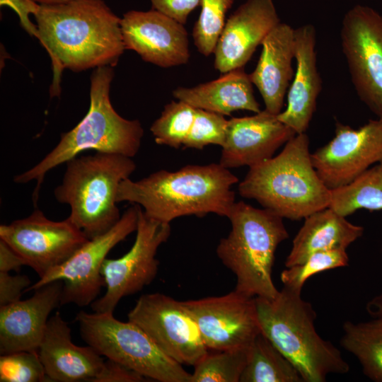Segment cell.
I'll use <instances>...</instances> for the list:
<instances>
[{"instance_id":"cell-1","label":"cell","mask_w":382,"mask_h":382,"mask_svg":"<svg viewBox=\"0 0 382 382\" xmlns=\"http://www.w3.org/2000/svg\"><path fill=\"white\" fill-rule=\"evenodd\" d=\"M37 36L52 64L50 96L60 94L64 69L81 71L115 66L123 54L120 20L103 0L40 4L34 15Z\"/></svg>"},{"instance_id":"cell-2","label":"cell","mask_w":382,"mask_h":382,"mask_svg":"<svg viewBox=\"0 0 382 382\" xmlns=\"http://www.w3.org/2000/svg\"><path fill=\"white\" fill-rule=\"evenodd\" d=\"M238 182L219 163L188 165L174 172L160 170L137 181L122 180L116 202L138 204L148 217L165 223L210 213L228 218L236 202L231 187Z\"/></svg>"},{"instance_id":"cell-3","label":"cell","mask_w":382,"mask_h":382,"mask_svg":"<svg viewBox=\"0 0 382 382\" xmlns=\"http://www.w3.org/2000/svg\"><path fill=\"white\" fill-rule=\"evenodd\" d=\"M238 189L241 197L290 220L305 219L331 201L330 190L312 164L306 132L290 139L276 156L249 168Z\"/></svg>"},{"instance_id":"cell-4","label":"cell","mask_w":382,"mask_h":382,"mask_svg":"<svg viewBox=\"0 0 382 382\" xmlns=\"http://www.w3.org/2000/svg\"><path fill=\"white\" fill-rule=\"evenodd\" d=\"M301 292L286 286L273 299L255 297L261 332L299 372L303 382H324L349 366L340 351L315 328L316 313Z\"/></svg>"},{"instance_id":"cell-5","label":"cell","mask_w":382,"mask_h":382,"mask_svg":"<svg viewBox=\"0 0 382 382\" xmlns=\"http://www.w3.org/2000/svg\"><path fill=\"white\" fill-rule=\"evenodd\" d=\"M113 76L112 66L94 69L91 76L90 107L86 115L71 130L61 134L59 142L42 161L15 176V183L36 180L34 196L37 198L46 173L83 151L93 149L130 158L138 153L144 129L138 120H127L113 108L110 99Z\"/></svg>"},{"instance_id":"cell-6","label":"cell","mask_w":382,"mask_h":382,"mask_svg":"<svg viewBox=\"0 0 382 382\" xmlns=\"http://www.w3.org/2000/svg\"><path fill=\"white\" fill-rule=\"evenodd\" d=\"M228 218L231 229L220 240L216 254L236 276L234 290L250 297L274 298L279 291L272 276L274 255L289 238L283 218L241 201L234 203Z\"/></svg>"},{"instance_id":"cell-7","label":"cell","mask_w":382,"mask_h":382,"mask_svg":"<svg viewBox=\"0 0 382 382\" xmlns=\"http://www.w3.org/2000/svg\"><path fill=\"white\" fill-rule=\"evenodd\" d=\"M62 182L54 194L71 208L68 218L88 239L110 230L120 219L116 194L120 183L136 169L132 158L98 152L66 162Z\"/></svg>"},{"instance_id":"cell-8","label":"cell","mask_w":382,"mask_h":382,"mask_svg":"<svg viewBox=\"0 0 382 382\" xmlns=\"http://www.w3.org/2000/svg\"><path fill=\"white\" fill-rule=\"evenodd\" d=\"M113 313L81 311L76 320L87 345L100 355L146 378L161 382H190L191 374L166 355L137 325L122 322Z\"/></svg>"},{"instance_id":"cell-9","label":"cell","mask_w":382,"mask_h":382,"mask_svg":"<svg viewBox=\"0 0 382 382\" xmlns=\"http://www.w3.org/2000/svg\"><path fill=\"white\" fill-rule=\"evenodd\" d=\"M170 223L148 217L139 206L135 241L131 249L117 259L104 260L101 274L105 294L91 307L97 313H113L122 298L140 291L155 279L159 262L156 253L170 235Z\"/></svg>"},{"instance_id":"cell-10","label":"cell","mask_w":382,"mask_h":382,"mask_svg":"<svg viewBox=\"0 0 382 382\" xmlns=\"http://www.w3.org/2000/svg\"><path fill=\"white\" fill-rule=\"evenodd\" d=\"M139 208V206L135 204L128 208L110 230L89 239L66 262L39 278L25 291L62 280L61 306L68 303L81 307L91 305L105 286L100 270L107 255L113 247L137 230Z\"/></svg>"},{"instance_id":"cell-11","label":"cell","mask_w":382,"mask_h":382,"mask_svg":"<svg viewBox=\"0 0 382 382\" xmlns=\"http://www.w3.org/2000/svg\"><path fill=\"white\" fill-rule=\"evenodd\" d=\"M127 317L182 365L195 366L208 353L198 325L183 301L161 293L144 294Z\"/></svg>"},{"instance_id":"cell-12","label":"cell","mask_w":382,"mask_h":382,"mask_svg":"<svg viewBox=\"0 0 382 382\" xmlns=\"http://www.w3.org/2000/svg\"><path fill=\"white\" fill-rule=\"evenodd\" d=\"M341 45L357 95L382 118V15L357 5L342 20Z\"/></svg>"},{"instance_id":"cell-13","label":"cell","mask_w":382,"mask_h":382,"mask_svg":"<svg viewBox=\"0 0 382 382\" xmlns=\"http://www.w3.org/2000/svg\"><path fill=\"white\" fill-rule=\"evenodd\" d=\"M0 239L16 252L39 278L66 262L89 240L69 218L52 221L39 209L26 218L1 225Z\"/></svg>"},{"instance_id":"cell-14","label":"cell","mask_w":382,"mask_h":382,"mask_svg":"<svg viewBox=\"0 0 382 382\" xmlns=\"http://www.w3.org/2000/svg\"><path fill=\"white\" fill-rule=\"evenodd\" d=\"M312 164L329 190L345 186L382 162V118L358 129L337 123L335 137L311 154Z\"/></svg>"},{"instance_id":"cell-15","label":"cell","mask_w":382,"mask_h":382,"mask_svg":"<svg viewBox=\"0 0 382 382\" xmlns=\"http://www.w3.org/2000/svg\"><path fill=\"white\" fill-rule=\"evenodd\" d=\"M208 350L249 347L261 333L255 299L236 290L219 296L183 301Z\"/></svg>"},{"instance_id":"cell-16","label":"cell","mask_w":382,"mask_h":382,"mask_svg":"<svg viewBox=\"0 0 382 382\" xmlns=\"http://www.w3.org/2000/svg\"><path fill=\"white\" fill-rule=\"evenodd\" d=\"M184 24L151 8L132 10L120 20L125 50L163 68L186 64L190 57L188 34Z\"/></svg>"},{"instance_id":"cell-17","label":"cell","mask_w":382,"mask_h":382,"mask_svg":"<svg viewBox=\"0 0 382 382\" xmlns=\"http://www.w3.org/2000/svg\"><path fill=\"white\" fill-rule=\"evenodd\" d=\"M280 23L272 0H246L226 19L215 47L214 68H243L270 31Z\"/></svg>"},{"instance_id":"cell-18","label":"cell","mask_w":382,"mask_h":382,"mask_svg":"<svg viewBox=\"0 0 382 382\" xmlns=\"http://www.w3.org/2000/svg\"><path fill=\"white\" fill-rule=\"evenodd\" d=\"M296 134L265 109L252 116L228 120L219 163L233 168H249L273 157Z\"/></svg>"},{"instance_id":"cell-19","label":"cell","mask_w":382,"mask_h":382,"mask_svg":"<svg viewBox=\"0 0 382 382\" xmlns=\"http://www.w3.org/2000/svg\"><path fill=\"white\" fill-rule=\"evenodd\" d=\"M63 285L50 282L26 300L0 306L1 354L38 349L50 313L61 306Z\"/></svg>"},{"instance_id":"cell-20","label":"cell","mask_w":382,"mask_h":382,"mask_svg":"<svg viewBox=\"0 0 382 382\" xmlns=\"http://www.w3.org/2000/svg\"><path fill=\"white\" fill-rule=\"evenodd\" d=\"M48 381H92L104 360L93 347L71 340V330L59 311L51 316L37 349Z\"/></svg>"},{"instance_id":"cell-21","label":"cell","mask_w":382,"mask_h":382,"mask_svg":"<svg viewBox=\"0 0 382 382\" xmlns=\"http://www.w3.org/2000/svg\"><path fill=\"white\" fill-rule=\"evenodd\" d=\"M316 46V31L313 25L294 28L296 69L288 91L286 108L277 117L296 134L307 130L322 88Z\"/></svg>"},{"instance_id":"cell-22","label":"cell","mask_w":382,"mask_h":382,"mask_svg":"<svg viewBox=\"0 0 382 382\" xmlns=\"http://www.w3.org/2000/svg\"><path fill=\"white\" fill-rule=\"evenodd\" d=\"M261 46L257 65L249 76L262 96L265 110L278 115L293 76L294 28L280 22L267 35Z\"/></svg>"},{"instance_id":"cell-23","label":"cell","mask_w":382,"mask_h":382,"mask_svg":"<svg viewBox=\"0 0 382 382\" xmlns=\"http://www.w3.org/2000/svg\"><path fill=\"white\" fill-rule=\"evenodd\" d=\"M173 96L195 108L224 116L240 110L255 113L261 111L250 76L243 68L224 73L215 80L193 87H178Z\"/></svg>"},{"instance_id":"cell-24","label":"cell","mask_w":382,"mask_h":382,"mask_svg":"<svg viewBox=\"0 0 382 382\" xmlns=\"http://www.w3.org/2000/svg\"><path fill=\"white\" fill-rule=\"evenodd\" d=\"M364 228L352 224L330 207L306 218L292 242L286 267L303 263L318 251L343 249L360 238Z\"/></svg>"},{"instance_id":"cell-25","label":"cell","mask_w":382,"mask_h":382,"mask_svg":"<svg viewBox=\"0 0 382 382\" xmlns=\"http://www.w3.org/2000/svg\"><path fill=\"white\" fill-rule=\"evenodd\" d=\"M240 382H303L293 364L262 332L249 348Z\"/></svg>"},{"instance_id":"cell-26","label":"cell","mask_w":382,"mask_h":382,"mask_svg":"<svg viewBox=\"0 0 382 382\" xmlns=\"http://www.w3.org/2000/svg\"><path fill=\"white\" fill-rule=\"evenodd\" d=\"M342 330V347L358 359L368 378L382 382V319L346 321Z\"/></svg>"},{"instance_id":"cell-27","label":"cell","mask_w":382,"mask_h":382,"mask_svg":"<svg viewBox=\"0 0 382 382\" xmlns=\"http://www.w3.org/2000/svg\"><path fill=\"white\" fill-rule=\"evenodd\" d=\"M330 207L347 216L359 209L382 210V162L370 167L348 185L330 190Z\"/></svg>"},{"instance_id":"cell-28","label":"cell","mask_w":382,"mask_h":382,"mask_svg":"<svg viewBox=\"0 0 382 382\" xmlns=\"http://www.w3.org/2000/svg\"><path fill=\"white\" fill-rule=\"evenodd\" d=\"M249 348L214 351V353L208 352L194 366L190 382H240Z\"/></svg>"},{"instance_id":"cell-29","label":"cell","mask_w":382,"mask_h":382,"mask_svg":"<svg viewBox=\"0 0 382 382\" xmlns=\"http://www.w3.org/2000/svg\"><path fill=\"white\" fill-rule=\"evenodd\" d=\"M195 110L182 100L166 104L150 127L155 142L175 149L183 146L193 124Z\"/></svg>"},{"instance_id":"cell-30","label":"cell","mask_w":382,"mask_h":382,"mask_svg":"<svg viewBox=\"0 0 382 382\" xmlns=\"http://www.w3.org/2000/svg\"><path fill=\"white\" fill-rule=\"evenodd\" d=\"M235 0H201L200 13L192 30L194 45L205 57L214 53L224 27L226 14Z\"/></svg>"},{"instance_id":"cell-31","label":"cell","mask_w":382,"mask_h":382,"mask_svg":"<svg viewBox=\"0 0 382 382\" xmlns=\"http://www.w3.org/2000/svg\"><path fill=\"white\" fill-rule=\"evenodd\" d=\"M346 250L318 251L311 255L303 263L286 267L280 275L283 286L301 291L306 282L313 275L329 270L348 265Z\"/></svg>"},{"instance_id":"cell-32","label":"cell","mask_w":382,"mask_h":382,"mask_svg":"<svg viewBox=\"0 0 382 382\" xmlns=\"http://www.w3.org/2000/svg\"><path fill=\"white\" fill-rule=\"evenodd\" d=\"M0 381H48L38 351H20L1 354Z\"/></svg>"},{"instance_id":"cell-33","label":"cell","mask_w":382,"mask_h":382,"mask_svg":"<svg viewBox=\"0 0 382 382\" xmlns=\"http://www.w3.org/2000/svg\"><path fill=\"white\" fill-rule=\"evenodd\" d=\"M228 120L224 115L196 108L191 129L183 147L202 149L209 144L223 146L226 139Z\"/></svg>"},{"instance_id":"cell-34","label":"cell","mask_w":382,"mask_h":382,"mask_svg":"<svg viewBox=\"0 0 382 382\" xmlns=\"http://www.w3.org/2000/svg\"><path fill=\"white\" fill-rule=\"evenodd\" d=\"M30 286L31 282L26 275L0 272V306L21 300L23 292Z\"/></svg>"},{"instance_id":"cell-35","label":"cell","mask_w":382,"mask_h":382,"mask_svg":"<svg viewBox=\"0 0 382 382\" xmlns=\"http://www.w3.org/2000/svg\"><path fill=\"white\" fill-rule=\"evenodd\" d=\"M201 0H150L155 9L182 24H185L190 14L200 5Z\"/></svg>"},{"instance_id":"cell-36","label":"cell","mask_w":382,"mask_h":382,"mask_svg":"<svg viewBox=\"0 0 382 382\" xmlns=\"http://www.w3.org/2000/svg\"><path fill=\"white\" fill-rule=\"evenodd\" d=\"M144 376L121 364L108 359L92 382H141Z\"/></svg>"},{"instance_id":"cell-37","label":"cell","mask_w":382,"mask_h":382,"mask_svg":"<svg viewBox=\"0 0 382 382\" xmlns=\"http://www.w3.org/2000/svg\"><path fill=\"white\" fill-rule=\"evenodd\" d=\"M1 6L11 7L18 14L21 25L30 35L37 37V25L33 24L29 15H35L40 4L34 0H0Z\"/></svg>"},{"instance_id":"cell-38","label":"cell","mask_w":382,"mask_h":382,"mask_svg":"<svg viewBox=\"0 0 382 382\" xmlns=\"http://www.w3.org/2000/svg\"><path fill=\"white\" fill-rule=\"evenodd\" d=\"M25 260L6 242L0 239V272L19 271Z\"/></svg>"},{"instance_id":"cell-39","label":"cell","mask_w":382,"mask_h":382,"mask_svg":"<svg viewBox=\"0 0 382 382\" xmlns=\"http://www.w3.org/2000/svg\"><path fill=\"white\" fill-rule=\"evenodd\" d=\"M366 308L372 318L382 319V292L370 299L366 303Z\"/></svg>"},{"instance_id":"cell-40","label":"cell","mask_w":382,"mask_h":382,"mask_svg":"<svg viewBox=\"0 0 382 382\" xmlns=\"http://www.w3.org/2000/svg\"><path fill=\"white\" fill-rule=\"evenodd\" d=\"M34 1L37 2L39 4L52 5V4H59L66 3L71 0H34Z\"/></svg>"}]
</instances>
